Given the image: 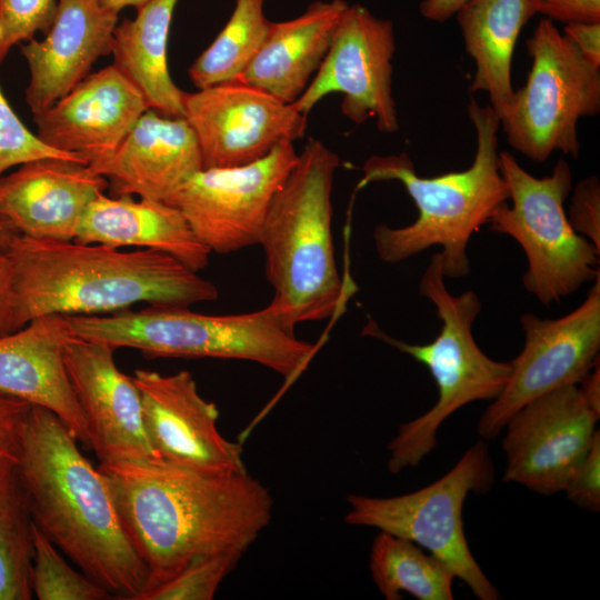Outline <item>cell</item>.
I'll list each match as a JSON object with an SVG mask.
<instances>
[{"label": "cell", "instance_id": "cell-1", "mask_svg": "<svg viewBox=\"0 0 600 600\" xmlns=\"http://www.w3.org/2000/svg\"><path fill=\"white\" fill-rule=\"evenodd\" d=\"M98 468L107 477L121 523L147 569L143 592L200 557L243 554L272 518L269 488L247 470L207 472L161 459Z\"/></svg>", "mask_w": 600, "mask_h": 600}, {"label": "cell", "instance_id": "cell-2", "mask_svg": "<svg viewBox=\"0 0 600 600\" xmlns=\"http://www.w3.org/2000/svg\"><path fill=\"white\" fill-rule=\"evenodd\" d=\"M17 468L40 530L113 598L138 600L147 569L121 523L107 477L50 410L31 406Z\"/></svg>", "mask_w": 600, "mask_h": 600}, {"label": "cell", "instance_id": "cell-3", "mask_svg": "<svg viewBox=\"0 0 600 600\" xmlns=\"http://www.w3.org/2000/svg\"><path fill=\"white\" fill-rule=\"evenodd\" d=\"M22 322L49 314L96 316L148 307L187 308L219 291L172 256L17 234L8 247Z\"/></svg>", "mask_w": 600, "mask_h": 600}, {"label": "cell", "instance_id": "cell-4", "mask_svg": "<svg viewBox=\"0 0 600 600\" xmlns=\"http://www.w3.org/2000/svg\"><path fill=\"white\" fill-rule=\"evenodd\" d=\"M467 111L477 136L474 159L468 169L424 178L406 152L371 156L362 166L363 177L356 190L371 182L398 181L418 209L417 219L406 227L379 224L373 229L380 260L398 263L440 246L444 278L470 272L469 240L509 200V191L499 166V117L473 98Z\"/></svg>", "mask_w": 600, "mask_h": 600}, {"label": "cell", "instance_id": "cell-5", "mask_svg": "<svg viewBox=\"0 0 600 600\" xmlns=\"http://www.w3.org/2000/svg\"><path fill=\"white\" fill-rule=\"evenodd\" d=\"M337 153L310 139L276 192L258 246L273 302L289 323L322 321L347 299L332 236Z\"/></svg>", "mask_w": 600, "mask_h": 600}, {"label": "cell", "instance_id": "cell-6", "mask_svg": "<svg viewBox=\"0 0 600 600\" xmlns=\"http://www.w3.org/2000/svg\"><path fill=\"white\" fill-rule=\"evenodd\" d=\"M72 334L152 358H216L261 364L286 380L308 366L317 347L299 339L273 303L239 314L147 307L109 314L67 316Z\"/></svg>", "mask_w": 600, "mask_h": 600}, {"label": "cell", "instance_id": "cell-7", "mask_svg": "<svg viewBox=\"0 0 600 600\" xmlns=\"http://www.w3.org/2000/svg\"><path fill=\"white\" fill-rule=\"evenodd\" d=\"M419 293L432 302L442 322L433 341L404 342L382 331L371 319L362 329L363 336L376 338L422 363L438 390L434 406L399 426L388 443L387 467L392 474L417 467L437 446L441 424L459 409L474 401L494 400L511 371L510 361L491 359L476 342L472 326L481 311V301L472 290L459 296L448 291L440 251L432 254L420 279Z\"/></svg>", "mask_w": 600, "mask_h": 600}, {"label": "cell", "instance_id": "cell-8", "mask_svg": "<svg viewBox=\"0 0 600 600\" xmlns=\"http://www.w3.org/2000/svg\"><path fill=\"white\" fill-rule=\"evenodd\" d=\"M499 166L512 204L499 206L487 226L522 248L526 291L544 306L559 303L600 277V248L577 233L567 218L571 169L560 159L549 176L536 178L507 151L499 152Z\"/></svg>", "mask_w": 600, "mask_h": 600}, {"label": "cell", "instance_id": "cell-9", "mask_svg": "<svg viewBox=\"0 0 600 600\" xmlns=\"http://www.w3.org/2000/svg\"><path fill=\"white\" fill-rule=\"evenodd\" d=\"M494 482V466L483 441L470 447L446 474L416 491L396 497L349 494L344 520L408 539L439 559L479 600L500 592L476 561L464 532L463 507L470 493Z\"/></svg>", "mask_w": 600, "mask_h": 600}, {"label": "cell", "instance_id": "cell-10", "mask_svg": "<svg viewBox=\"0 0 600 600\" xmlns=\"http://www.w3.org/2000/svg\"><path fill=\"white\" fill-rule=\"evenodd\" d=\"M532 63L524 86L500 116L508 143L536 162L553 152L577 159L578 122L600 111V67L543 18L527 40Z\"/></svg>", "mask_w": 600, "mask_h": 600}, {"label": "cell", "instance_id": "cell-11", "mask_svg": "<svg viewBox=\"0 0 600 600\" xmlns=\"http://www.w3.org/2000/svg\"><path fill=\"white\" fill-rule=\"evenodd\" d=\"M520 323L523 348L510 361L504 388L477 424V432L484 440L496 439L526 403L556 389L578 386L599 362L600 277L570 313L557 319L524 313Z\"/></svg>", "mask_w": 600, "mask_h": 600}, {"label": "cell", "instance_id": "cell-12", "mask_svg": "<svg viewBox=\"0 0 600 600\" xmlns=\"http://www.w3.org/2000/svg\"><path fill=\"white\" fill-rule=\"evenodd\" d=\"M297 159L293 142L283 141L254 162L201 169L167 202L211 252L258 246L271 201Z\"/></svg>", "mask_w": 600, "mask_h": 600}, {"label": "cell", "instance_id": "cell-13", "mask_svg": "<svg viewBox=\"0 0 600 600\" xmlns=\"http://www.w3.org/2000/svg\"><path fill=\"white\" fill-rule=\"evenodd\" d=\"M393 24L361 4H348L314 77L292 104L308 116L330 93L343 96L341 112L361 124L376 119L382 132L399 129L392 94Z\"/></svg>", "mask_w": 600, "mask_h": 600}, {"label": "cell", "instance_id": "cell-14", "mask_svg": "<svg viewBox=\"0 0 600 600\" xmlns=\"http://www.w3.org/2000/svg\"><path fill=\"white\" fill-rule=\"evenodd\" d=\"M183 107L203 169L254 162L280 142L301 139L308 126L292 103L237 80L184 92Z\"/></svg>", "mask_w": 600, "mask_h": 600}, {"label": "cell", "instance_id": "cell-15", "mask_svg": "<svg viewBox=\"0 0 600 600\" xmlns=\"http://www.w3.org/2000/svg\"><path fill=\"white\" fill-rule=\"evenodd\" d=\"M598 420L578 386L556 389L526 403L502 430V480L543 496L563 491L599 431Z\"/></svg>", "mask_w": 600, "mask_h": 600}, {"label": "cell", "instance_id": "cell-16", "mask_svg": "<svg viewBox=\"0 0 600 600\" xmlns=\"http://www.w3.org/2000/svg\"><path fill=\"white\" fill-rule=\"evenodd\" d=\"M148 440L158 459L207 472L247 470L242 447L218 428L217 406L198 391L187 370L172 374L137 369Z\"/></svg>", "mask_w": 600, "mask_h": 600}, {"label": "cell", "instance_id": "cell-17", "mask_svg": "<svg viewBox=\"0 0 600 600\" xmlns=\"http://www.w3.org/2000/svg\"><path fill=\"white\" fill-rule=\"evenodd\" d=\"M116 348L70 333L63 359L74 394L84 417L91 450L100 463L158 459L142 419L139 389L120 371Z\"/></svg>", "mask_w": 600, "mask_h": 600}, {"label": "cell", "instance_id": "cell-18", "mask_svg": "<svg viewBox=\"0 0 600 600\" xmlns=\"http://www.w3.org/2000/svg\"><path fill=\"white\" fill-rule=\"evenodd\" d=\"M148 109L138 88L110 64L34 113L36 136L54 150L96 163L117 149Z\"/></svg>", "mask_w": 600, "mask_h": 600}, {"label": "cell", "instance_id": "cell-19", "mask_svg": "<svg viewBox=\"0 0 600 600\" xmlns=\"http://www.w3.org/2000/svg\"><path fill=\"white\" fill-rule=\"evenodd\" d=\"M108 180L88 162L58 157L30 160L0 177V217L20 236L74 240Z\"/></svg>", "mask_w": 600, "mask_h": 600}, {"label": "cell", "instance_id": "cell-20", "mask_svg": "<svg viewBox=\"0 0 600 600\" xmlns=\"http://www.w3.org/2000/svg\"><path fill=\"white\" fill-rule=\"evenodd\" d=\"M118 20L119 12L101 0H58L46 37L20 47L29 69L26 101L32 114L66 96L100 57L111 53Z\"/></svg>", "mask_w": 600, "mask_h": 600}, {"label": "cell", "instance_id": "cell-21", "mask_svg": "<svg viewBox=\"0 0 600 600\" xmlns=\"http://www.w3.org/2000/svg\"><path fill=\"white\" fill-rule=\"evenodd\" d=\"M108 180L112 197L138 196L167 202L203 169L196 134L184 118L148 109L117 149L89 163Z\"/></svg>", "mask_w": 600, "mask_h": 600}, {"label": "cell", "instance_id": "cell-22", "mask_svg": "<svg viewBox=\"0 0 600 600\" xmlns=\"http://www.w3.org/2000/svg\"><path fill=\"white\" fill-rule=\"evenodd\" d=\"M70 333L67 316L49 314L0 337V393L50 410L89 450V431L63 359Z\"/></svg>", "mask_w": 600, "mask_h": 600}, {"label": "cell", "instance_id": "cell-23", "mask_svg": "<svg viewBox=\"0 0 600 600\" xmlns=\"http://www.w3.org/2000/svg\"><path fill=\"white\" fill-rule=\"evenodd\" d=\"M74 241L161 251L196 272L208 266L212 253L174 206L104 193L87 208Z\"/></svg>", "mask_w": 600, "mask_h": 600}, {"label": "cell", "instance_id": "cell-24", "mask_svg": "<svg viewBox=\"0 0 600 600\" xmlns=\"http://www.w3.org/2000/svg\"><path fill=\"white\" fill-rule=\"evenodd\" d=\"M348 4L344 0H317L293 19L271 22L262 47L237 81L282 102H294L322 63Z\"/></svg>", "mask_w": 600, "mask_h": 600}, {"label": "cell", "instance_id": "cell-25", "mask_svg": "<svg viewBox=\"0 0 600 600\" xmlns=\"http://www.w3.org/2000/svg\"><path fill=\"white\" fill-rule=\"evenodd\" d=\"M537 13L534 0H468L456 13L476 72L469 91H483L500 118L512 99L511 61L523 26Z\"/></svg>", "mask_w": 600, "mask_h": 600}, {"label": "cell", "instance_id": "cell-26", "mask_svg": "<svg viewBox=\"0 0 600 600\" xmlns=\"http://www.w3.org/2000/svg\"><path fill=\"white\" fill-rule=\"evenodd\" d=\"M179 0H147L133 19L118 22L111 42L113 66L144 97L150 109L183 118L184 91L168 68V39Z\"/></svg>", "mask_w": 600, "mask_h": 600}, {"label": "cell", "instance_id": "cell-27", "mask_svg": "<svg viewBox=\"0 0 600 600\" xmlns=\"http://www.w3.org/2000/svg\"><path fill=\"white\" fill-rule=\"evenodd\" d=\"M372 581L387 600L409 593L418 600H452L453 576L423 548L399 536L379 531L371 544Z\"/></svg>", "mask_w": 600, "mask_h": 600}, {"label": "cell", "instance_id": "cell-28", "mask_svg": "<svg viewBox=\"0 0 600 600\" xmlns=\"http://www.w3.org/2000/svg\"><path fill=\"white\" fill-rule=\"evenodd\" d=\"M33 519L17 462L0 459V600H30Z\"/></svg>", "mask_w": 600, "mask_h": 600}, {"label": "cell", "instance_id": "cell-29", "mask_svg": "<svg viewBox=\"0 0 600 600\" xmlns=\"http://www.w3.org/2000/svg\"><path fill=\"white\" fill-rule=\"evenodd\" d=\"M267 0H236L234 9L212 43L189 68L198 88L237 80L262 47L271 22L264 14Z\"/></svg>", "mask_w": 600, "mask_h": 600}, {"label": "cell", "instance_id": "cell-30", "mask_svg": "<svg viewBox=\"0 0 600 600\" xmlns=\"http://www.w3.org/2000/svg\"><path fill=\"white\" fill-rule=\"evenodd\" d=\"M31 567L32 593L39 600H107L113 596L62 557L57 546L34 523Z\"/></svg>", "mask_w": 600, "mask_h": 600}, {"label": "cell", "instance_id": "cell-31", "mask_svg": "<svg viewBox=\"0 0 600 600\" xmlns=\"http://www.w3.org/2000/svg\"><path fill=\"white\" fill-rule=\"evenodd\" d=\"M243 554L221 552L194 559L138 600H211Z\"/></svg>", "mask_w": 600, "mask_h": 600}, {"label": "cell", "instance_id": "cell-32", "mask_svg": "<svg viewBox=\"0 0 600 600\" xmlns=\"http://www.w3.org/2000/svg\"><path fill=\"white\" fill-rule=\"evenodd\" d=\"M57 6L58 0H0V63L13 46L48 31Z\"/></svg>", "mask_w": 600, "mask_h": 600}, {"label": "cell", "instance_id": "cell-33", "mask_svg": "<svg viewBox=\"0 0 600 600\" xmlns=\"http://www.w3.org/2000/svg\"><path fill=\"white\" fill-rule=\"evenodd\" d=\"M46 157L86 161L77 154L54 150L41 142L22 123L0 89V177L12 167Z\"/></svg>", "mask_w": 600, "mask_h": 600}, {"label": "cell", "instance_id": "cell-34", "mask_svg": "<svg viewBox=\"0 0 600 600\" xmlns=\"http://www.w3.org/2000/svg\"><path fill=\"white\" fill-rule=\"evenodd\" d=\"M566 213L572 229L600 248V182L598 177L589 176L574 187Z\"/></svg>", "mask_w": 600, "mask_h": 600}, {"label": "cell", "instance_id": "cell-35", "mask_svg": "<svg viewBox=\"0 0 600 600\" xmlns=\"http://www.w3.org/2000/svg\"><path fill=\"white\" fill-rule=\"evenodd\" d=\"M563 491L579 508L597 513L600 509V432L586 457L570 474Z\"/></svg>", "mask_w": 600, "mask_h": 600}, {"label": "cell", "instance_id": "cell-36", "mask_svg": "<svg viewBox=\"0 0 600 600\" xmlns=\"http://www.w3.org/2000/svg\"><path fill=\"white\" fill-rule=\"evenodd\" d=\"M31 404L0 393V459L18 461L21 432Z\"/></svg>", "mask_w": 600, "mask_h": 600}, {"label": "cell", "instance_id": "cell-37", "mask_svg": "<svg viewBox=\"0 0 600 600\" xmlns=\"http://www.w3.org/2000/svg\"><path fill=\"white\" fill-rule=\"evenodd\" d=\"M24 326L20 314L12 261L8 249L0 247V337Z\"/></svg>", "mask_w": 600, "mask_h": 600}, {"label": "cell", "instance_id": "cell-38", "mask_svg": "<svg viewBox=\"0 0 600 600\" xmlns=\"http://www.w3.org/2000/svg\"><path fill=\"white\" fill-rule=\"evenodd\" d=\"M537 13L551 21L600 22V0H534Z\"/></svg>", "mask_w": 600, "mask_h": 600}, {"label": "cell", "instance_id": "cell-39", "mask_svg": "<svg viewBox=\"0 0 600 600\" xmlns=\"http://www.w3.org/2000/svg\"><path fill=\"white\" fill-rule=\"evenodd\" d=\"M563 34L589 63L600 67V22L567 23Z\"/></svg>", "mask_w": 600, "mask_h": 600}, {"label": "cell", "instance_id": "cell-40", "mask_svg": "<svg viewBox=\"0 0 600 600\" xmlns=\"http://www.w3.org/2000/svg\"><path fill=\"white\" fill-rule=\"evenodd\" d=\"M468 0H423L419 6L422 17L434 22H444L454 16Z\"/></svg>", "mask_w": 600, "mask_h": 600}, {"label": "cell", "instance_id": "cell-41", "mask_svg": "<svg viewBox=\"0 0 600 600\" xmlns=\"http://www.w3.org/2000/svg\"><path fill=\"white\" fill-rule=\"evenodd\" d=\"M578 388L593 413L600 418V364L599 362L581 380Z\"/></svg>", "mask_w": 600, "mask_h": 600}, {"label": "cell", "instance_id": "cell-42", "mask_svg": "<svg viewBox=\"0 0 600 600\" xmlns=\"http://www.w3.org/2000/svg\"><path fill=\"white\" fill-rule=\"evenodd\" d=\"M104 6L108 8L120 12L122 9L127 7H133L139 8L142 6L147 0H101Z\"/></svg>", "mask_w": 600, "mask_h": 600}, {"label": "cell", "instance_id": "cell-43", "mask_svg": "<svg viewBox=\"0 0 600 600\" xmlns=\"http://www.w3.org/2000/svg\"><path fill=\"white\" fill-rule=\"evenodd\" d=\"M18 233L0 217V247L8 249Z\"/></svg>", "mask_w": 600, "mask_h": 600}]
</instances>
